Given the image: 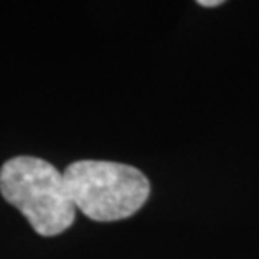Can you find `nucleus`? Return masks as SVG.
I'll list each match as a JSON object with an SVG mask.
<instances>
[{"label": "nucleus", "mask_w": 259, "mask_h": 259, "mask_svg": "<svg viewBox=\"0 0 259 259\" xmlns=\"http://www.w3.org/2000/svg\"><path fill=\"white\" fill-rule=\"evenodd\" d=\"M199 4L204 5V7H215V5H221L222 2L221 0H200Z\"/></svg>", "instance_id": "nucleus-3"}, {"label": "nucleus", "mask_w": 259, "mask_h": 259, "mask_svg": "<svg viewBox=\"0 0 259 259\" xmlns=\"http://www.w3.org/2000/svg\"><path fill=\"white\" fill-rule=\"evenodd\" d=\"M0 192L40 236H58L74 222L76 207L64 174L42 158L20 155L0 168Z\"/></svg>", "instance_id": "nucleus-1"}, {"label": "nucleus", "mask_w": 259, "mask_h": 259, "mask_svg": "<svg viewBox=\"0 0 259 259\" xmlns=\"http://www.w3.org/2000/svg\"><path fill=\"white\" fill-rule=\"evenodd\" d=\"M63 174L74 207L98 222L126 219L150 195L148 179L125 163L81 160Z\"/></svg>", "instance_id": "nucleus-2"}]
</instances>
